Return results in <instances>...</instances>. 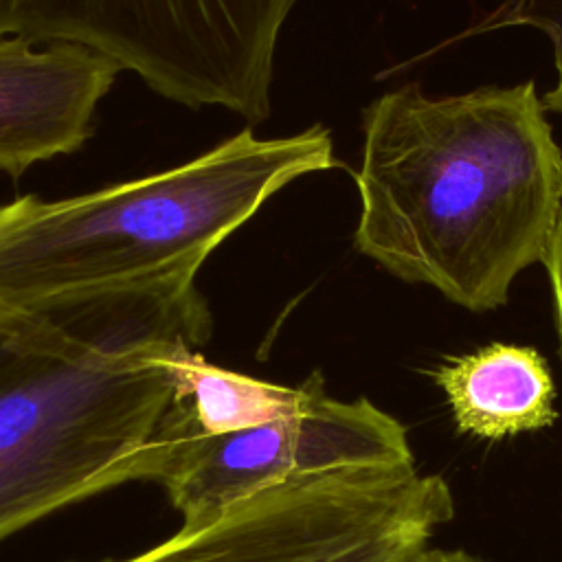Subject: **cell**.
<instances>
[{"label": "cell", "instance_id": "obj_1", "mask_svg": "<svg viewBox=\"0 0 562 562\" xmlns=\"http://www.w3.org/2000/svg\"><path fill=\"white\" fill-rule=\"evenodd\" d=\"M195 270L0 305V542L130 481H162L202 435L182 362L213 316Z\"/></svg>", "mask_w": 562, "mask_h": 562}, {"label": "cell", "instance_id": "obj_2", "mask_svg": "<svg viewBox=\"0 0 562 562\" xmlns=\"http://www.w3.org/2000/svg\"><path fill=\"white\" fill-rule=\"evenodd\" d=\"M353 246L468 312L507 303L544 263L562 211V149L527 79L459 94L402 83L364 108Z\"/></svg>", "mask_w": 562, "mask_h": 562}, {"label": "cell", "instance_id": "obj_3", "mask_svg": "<svg viewBox=\"0 0 562 562\" xmlns=\"http://www.w3.org/2000/svg\"><path fill=\"white\" fill-rule=\"evenodd\" d=\"M336 165L331 134L244 130L173 169L86 195L0 206V305L200 270L263 202Z\"/></svg>", "mask_w": 562, "mask_h": 562}, {"label": "cell", "instance_id": "obj_4", "mask_svg": "<svg viewBox=\"0 0 562 562\" xmlns=\"http://www.w3.org/2000/svg\"><path fill=\"white\" fill-rule=\"evenodd\" d=\"M296 0H0V40L88 46L189 108L270 114L274 53Z\"/></svg>", "mask_w": 562, "mask_h": 562}, {"label": "cell", "instance_id": "obj_5", "mask_svg": "<svg viewBox=\"0 0 562 562\" xmlns=\"http://www.w3.org/2000/svg\"><path fill=\"white\" fill-rule=\"evenodd\" d=\"M454 518L441 474L349 468L250 494L206 522L99 562H404Z\"/></svg>", "mask_w": 562, "mask_h": 562}, {"label": "cell", "instance_id": "obj_6", "mask_svg": "<svg viewBox=\"0 0 562 562\" xmlns=\"http://www.w3.org/2000/svg\"><path fill=\"white\" fill-rule=\"evenodd\" d=\"M406 463H415L406 426L367 397L329 395L314 371L303 406L255 428L191 437L160 485L182 525H198L294 479Z\"/></svg>", "mask_w": 562, "mask_h": 562}, {"label": "cell", "instance_id": "obj_7", "mask_svg": "<svg viewBox=\"0 0 562 562\" xmlns=\"http://www.w3.org/2000/svg\"><path fill=\"white\" fill-rule=\"evenodd\" d=\"M119 72V64L88 46L0 40V171L18 178L83 147Z\"/></svg>", "mask_w": 562, "mask_h": 562}, {"label": "cell", "instance_id": "obj_8", "mask_svg": "<svg viewBox=\"0 0 562 562\" xmlns=\"http://www.w3.org/2000/svg\"><path fill=\"white\" fill-rule=\"evenodd\" d=\"M432 378L463 435L498 441L547 428L558 417L549 362L529 345L487 342L448 356Z\"/></svg>", "mask_w": 562, "mask_h": 562}, {"label": "cell", "instance_id": "obj_9", "mask_svg": "<svg viewBox=\"0 0 562 562\" xmlns=\"http://www.w3.org/2000/svg\"><path fill=\"white\" fill-rule=\"evenodd\" d=\"M312 373L296 386L250 378L195 351L182 362V395L202 435H228L279 419L307 400Z\"/></svg>", "mask_w": 562, "mask_h": 562}, {"label": "cell", "instance_id": "obj_10", "mask_svg": "<svg viewBox=\"0 0 562 562\" xmlns=\"http://www.w3.org/2000/svg\"><path fill=\"white\" fill-rule=\"evenodd\" d=\"M509 26H527L540 31L551 46L555 83L544 92L542 103L547 112L562 114V0H503L496 9L481 15L472 26L459 33L454 40L461 42L472 35L492 33Z\"/></svg>", "mask_w": 562, "mask_h": 562}, {"label": "cell", "instance_id": "obj_11", "mask_svg": "<svg viewBox=\"0 0 562 562\" xmlns=\"http://www.w3.org/2000/svg\"><path fill=\"white\" fill-rule=\"evenodd\" d=\"M549 281H551V294H553V314H555V329L560 336V351H562V211L558 217V226L553 231L549 252L544 259Z\"/></svg>", "mask_w": 562, "mask_h": 562}, {"label": "cell", "instance_id": "obj_12", "mask_svg": "<svg viewBox=\"0 0 562 562\" xmlns=\"http://www.w3.org/2000/svg\"><path fill=\"white\" fill-rule=\"evenodd\" d=\"M404 562H485L463 549H419Z\"/></svg>", "mask_w": 562, "mask_h": 562}]
</instances>
